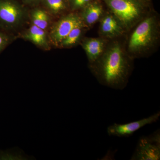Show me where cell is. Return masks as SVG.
I'll return each instance as SVG.
<instances>
[{"label": "cell", "mask_w": 160, "mask_h": 160, "mask_svg": "<svg viewBox=\"0 0 160 160\" xmlns=\"http://www.w3.org/2000/svg\"><path fill=\"white\" fill-rule=\"evenodd\" d=\"M129 59L119 44L115 43L97 61L90 63V69L102 85L122 90L127 86L131 71Z\"/></svg>", "instance_id": "obj_1"}, {"label": "cell", "mask_w": 160, "mask_h": 160, "mask_svg": "<svg viewBox=\"0 0 160 160\" xmlns=\"http://www.w3.org/2000/svg\"><path fill=\"white\" fill-rule=\"evenodd\" d=\"M28 8L19 0H0V29L12 34L22 28L29 19Z\"/></svg>", "instance_id": "obj_2"}, {"label": "cell", "mask_w": 160, "mask_h": 160, "mask_svg": "<svg viewBox=\"0 0 160 160\" xmlns=\"http://www.w3.org/2000/svg\"><path fill=\"white\" fill-rule=\"evenodd\" d=\"M156 22L152 17L146 18L135 29L128 42V50L133 54H141L152 46L157 37Z\"/></svg>", "instance_id": "obj_3"}, {"label": "cell", "mask_w": 160, "mask_h": 160, "mask_svg": "<svg viewBox=\"0 0 160 160\" xmlns=\"http://www.w3.org/2000/svg\"><path fill=\"white\" fill-rule=\"evenodd\" d=\"M123 27L130 28L141 18L142 4L136 0H105Z\"/></svg>", "instance_id": "obj_4"}, {"label": "cell", "mask_w": 160, "mask_h": 160, "mask_svg": "<svg viewBox=\"0 0 160 160\" xmlns=\"http://www.w3.org/2000/svg\"><path fill=\"white\" fill-rule=\"evenodd\" d=\"M83 23L80 16L71 12L63 16L52 24L48 32L51 45L59 47L60 43L74 27Z\"/></svg>", "instance_id": "obj_5"}, {"label": "cell", "mask_w": 160, "mask_h": 160, "mask_svg": "<svg viewBox=\"0 0 160 160\" xmlns=\"http://www.w3.org/2000/svg\"><path fill=\"white\" fill-rule=\"evenodd\" d=\"M160 158L159 131L141 138L131 160H158Z\"/></svg>", "instance_id": "obj_6"}, {"label": "cell", "mask_w": 160, "mask_h": 160, "mask_svg": "<svg viewBox=\"0 0 160 160\" xmlns=\"http://www.w3.org/2000/svg\"><path fill=\"white\" fill-rule=\"evenodd\" d=\"M160 117V112H158L148 117L131 122L122 124L114 123L108 127L107 133L110 136L129 137L146 125L157 122L159 119Z\"/></svg>", "instance_id": "obj_7"}, {"label": "cell", "mask_w": 160, "mask_h": 160, "mask_svg": "<svg viewBox=\"0 0 160 160\" xmlns=\"http://www.w3.org/2000/svg\"><path fill=\"white\" fill-rule=\"evenodd\" d=\"M20 37L25 41L31 42L43 50L48 51L51 48L47 32L32 24L23 31Z\"/></svg>", "instance_id": "obj_8"}, {"label": "cell", "mask_w": 160, "mask_h": 160, "mask_svg": "<svg viewBox=\"0 0 160 160\" xmlns=\"http://www.w3.org/2000/svg\"><path fill=\"white\" fill-rule=\"evenodd\" d=\"M52 17L49 12L41 5L29 9V19L32 24L45 31H49L51 27Z\"/></svg>", "instance_id": "obj_9"}, {"label": "cell", "mask_w": 160, "mask_h": 160, "mask_svg": "<svg viewBox=\"0 0 160 160\" xmlns=\"http://www.w3.org/2000/svg\"><path fill=\"white\" fill-rule=\"evenodd\" d=\"M82 47L89 63H92L97 61L104 52L105 42L101 38H87L83 42Z\"/></svg>", "instance_id": "obj_10"}, {"label": "cell", "mask_w": 160, "mask_h": 160, "mask_svg": "<svg viewBox=\"0 0 160 160\" xmlns=\"http://www.w3.org/2000/svg\"><path fill=\"white\" fill-rule=\"evenodd\" d=\"M100 31L106 37H115L122 33L123 26L113 15L107 14L101 21Z\"/></svg>", "instance_id": "obj_11"}, {"label": "cell", "mask_w": 160, "mask_h": 160, "mask_svg": "<svg viewBox=\"0 0 160 160\" xmlns=\"http://www.w3.org/2000/svg\"><path fill=\"white\" fill-rule=\"evenodd\" d=\"M102 12V7L100 4L90 2L82 9L80 17L84 24L91 26L97 22Z\"/></svg>", "instance_id": "obj_12"}, {"label": "cell", "mask_w": 160, "mask_h": 160, "mask_svg": "<svg viewBox=\"0 0 160 160\" xmlns=\"http://www.w3.org/2000/svg\"><path fill=\"white\" fill-rule=\"evenodd\" d=\"M41 6L52 16H58L69 9L68 0H42Z\"/></svg>", "instance_id": "obj_13"}, {"label": "cell", "mask_w": 160, "mask_h": 160, "mask_svg": "<svg viewBox=\"0 0 160 160\" xmlns=\"http://www.w3.org/2000/svg\"><path fill=\"white\" fill-rule=\"evenodd\" d=\"M84 23H82L74 27L69 34L60 43L59 47L69 48L74 46L78 42L82 34Z\"/></svg>", "instance_id": "obj_14"}, {"label": "cell", "mask_w": 160, "mask_h": 160, "mask_svg": "<svg viewBox=\"0 0 160 160\" xmlns=\"http://www.w3.org/2000/svg\"><path fill=\"white\" fill-rule=\"evenodd\" d=\"M14 40V36L0 29V53Z\"/></svg>", "instance_id": "obj_15"}, {"label": "cell", "mask_w": 160, "mask_h": 160, "mask_svg": "<svg viewBox=\"0 0 160 160\" xmlns=\"http://www.w3.org/2000/svg\"><path fill=\"white\" fill-rule=\"evenodd\" d=\"M91 0H68L69 9L72 11L82 9L91 2Z\"/></svg>", "instance_id": "obj_16"}, {"label": "cell", "mask_w": 160, "mask_h": 160, "mask_svg": "<svg viewBox=\"0 0 160 160\" xmlns=\"http://www.w3.org/2000/svg\"><path fill=\"white\" fill-rule=\"evenodd\" d=\"M22 4L27 7L31 8L40 6L42 0H19Z\"/></svg>", "instance_id": "obj_17"}, {"label": "cell", "mask_w": 160, "mask_h": 160, "mask_svg": "<svg viewBox=\"0 0 160 160\" xmlns=\"http://www.w3.org/2000/svg\"><path fill=\"white\" fill-rule=\"evenodd\" d=\"M136 1L142 3V4H144V3L147 2L148 0H136Z\"/></svg>", "instance_id": "obj_18"}]
</instances>
